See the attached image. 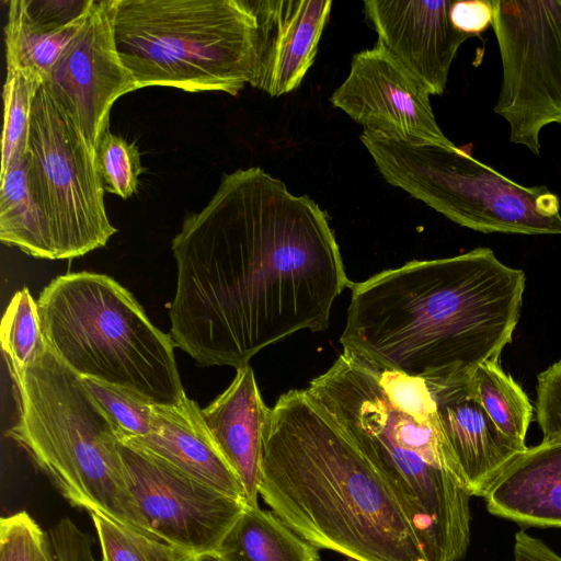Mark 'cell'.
<instances>
[{
    "instance_id": "cell-1",
    "label": "cell",
    "mask_w": 561,
    "mask_h": 561,
    "mask_svg": "<svg viewBox=\"0 0 561 561\" xmlns=\"http://www.w3.org/2000/svg\"><path fill=\"white\" fill-rule=\"evenodd\" d=\"M172 251L171 337L203 367L237 369L300 330L327 329L352 286L327 214L260 167L226 174Z\"/></svg>"
},
{
    "instance_id": "cell-2",
    "label": "cell",
    "mask_w": 561,
    "mask_h": 561,
    "mask_svg": "<svg viewBox=\"0 0 561 561\" xmlns=\"http://www.w3.org/2000/svg\"><path fill=\"white\" fill-rule=\"evenodd\" d=\"M526 276L489 248L411 261L352 284L340 342L374 365L427 380L500 362L517 327Z\"/></svg>"
},
{
    "instance_id": "cell-3",
    "label": "cell",
    "mask_w": 561,
    "mask_h": 561,
    "mask_svg": "<svg viewBox=\"0 0 561 561\" xmlns=\"http://www.w3.org/2000/svg\"><path fill=\"white\" fill-rule=\"evenodd\" d=\"M259 495L306 541L348 561H430L390 486L306 389L270 411Z\"/></svg>"
},
{
    "instance_id": "cell-4",
    "label": "cell",
    "mask_w": 561,
    "mask_h": 561,
    "mask_svg": "<svg viewBox=\"0 0 561 561\" xmlns=\"http://www.w3.org/2000/svg\"><path fill=\"white\" fill-rule=\"evenodd\" d=\"M380 473L430 561H459L471 497L442 433L428 383L347 351L306 389Z\"/></svg>"
},
{
    "instance_id": "cell-5",
    "label": "cell",
    "mask_w": 561,
    "mask_h": 561,
    "mask_svg": "<svg viewBox=\"0 0 561 561\" xmlns=\"http://www.w3.org/2000/svg\"><path fill=\"white\" fill-rule=\"evenodd\" d=\"M10 375L19 416L9 436L60 495L156 538L128 486L117 432L82 377L47 344L31 366Z\"/></svg>"
},
{
    "instance_id": "cell-6",
    "label": "cell",
    "mask_w": 561,
    "mask_h": 561,
    "mask_svg": "<svg viewBox=\"0 0 561 561\" xmlns=\"http://www.w3.org/2000/svg\"><path fill=\"white\" fill-rule=\"evenodd\" d=\"M45 342L82 378L133 391L172 407L187 396L171 335L154 327L134 295L112 277L60 275L37 300Z\"/></svg>"
},
{
    "instance_id": "cell-7",
    "label": "cell",
    "mask_w": 561,
    "mask_h": 561,
    "mask_svg": "<svg viewBox=\"0 0 561 561\" xmlns=\"http://www.w3.org/2000/svg\"><path fill=\"white\" fill-rule=\"evenodd\" d=\"M113 33L136 89L237 95L255 82L259 34L248 0H113Z\"/></svg>"
},
{
    "instance_id": "cell-8",
    "label": "cell",
    "mask_w": 561,
    "mask_h": 561,
    "mask_svg": "<svg viewBox=\"0 0 561 561\" xmlns=\"http://www.w3.org/2000/svg\"><path fill=\"white\" fill-rule=\"evenodd\" d=\"M359 139L387 183L462 227L561 234L560 201L545 185H522L454 144L412 145L368 129Z\"/></svg>"
},
{
    "instance_id": "cell-9",
    "label": "cell",
    "mask_w": 561,
    "mask_h": 561,
    "mask_svg": "<svg viewBox=\"0 0 561 561\" xmlns=\"http://www.w3.org/2000/svg\"><path fill=\"white\" fill-rule=\"evenodd\" d=\"M28 161L53 260L73 259L106 245L117 230L106 214L95 154L42 84L32 106Z\"/></svg>"
},
{
    "instance_id": "cell-10",
    "label": "cell",
    "mask_w": 561,
    "mask_h": 561,
    "mask_svg": "<svg viewBox=\"0 0 561 561\" xmlns=\"http://www.w3.org/2000/svg\"><path fill=\"white\" fill-rule=\"evenodd\" d=\"M503 79L494 112L510 141L539 154V135L561 124V0H492Z\"/></svg>"
},
{
    "instance_id": "cell-11",
    "label": "cell",
    "mask_w": 561,
    "mask_h": 561,
    "mask_svg": "<svg viewBox=\"0 0 561 561\" xmlns=\"http://www.w3.org/2000/svg\"><path fill=\"white\" fill-rule=\"evenodd\" d=\"M128 486L156 538L214 558L247 505L119 442Z\"/></svg>"
},
{
    "instance_id": "cell-12",
    "label": "cell",
    "mask_w": 561,
    "mask_h": 561,
    "mask_svg": "<svg viewBox=\"0 0 561 561\" xmlns=\"http://www.w3.org/2000/svg\"><path fill=\"white\" fill-rule=\"evenodd\" d=\"M95 154L108 130L110 112L122 95L135 91L113 33V0H93L84 23L42 81Z\"/></svg>"
},
{
    "instance_id": "cell-13",
    "label": "cell",
    "mask_w": 561,
    "mask_h": 561,
    "mask_svg": "<svg viewBox=\"0 0 561 561\" xmlns=\"http://www.w3.org/2000/svg\"><path fill=\"white\" fill-rule=\"evenodd\" d=\"M430 92L382 45L355 54L330 101L364 129L412 145L453 142L435 118Z\"/></svg>"
},
{
    "instance_id": "cell-14",
    "label": "cell",
    "mask_w": 561,
    "mask_h": 561,
    "mask_svg": "<svg viewBox=\"0 0 561 561\" xmlns=\"http://www.w3.org/2000/svg\"><path fill=\"white\" fill-rule=\"evenodd\" d=\"M451 0H366L364 13L382 45L431 95L445 92L459 47L471 36L451 23Z\"/></svg>"
},
{
    "instance_id": "cell-15",
    "label": "cell",
    "mask_w": 561,
    "mask_h": 561,
    "mask_svg": "<svg viewBox=\"0 0 561 561\" xmlns=\"http://www.w3.org/2000/svg\"><path fill=\"white\" fill-rule=\"evenodd\" d=\"M469 377L425 380L466 491L470 496L484 497L500 473L527 446L499 430L473 393Z\"/></svg>"
},
{
    "instance_id": "cell-16",
    "label": "cell",
    "mask_w": 561,
    "mask_h": 561,
    "mask_svg": "<svg viewBox=\"0 0 561 561\" xmlns=\"http://www.w3.org/2000/svg\"><path fill=\"white\" fill-rule=\"evenodd\" d=\"M259 34L253 88L270 96L296 90L311 68L331 0H248Z\"/></svg>"
},
{
    "instance_id": "cell-17",
    "label": "cell",
    "mask_w": 561,
    "mask_h": 561,
    "mask_svg": "<svg viewBox=\"0 0 561 561\" xmlns=\"http://www.w3.org/2000/svg\"><path fill=\"white\" fill-rule=\"evenodd\" d=\"M119 442L245 504L243 486L216 446L202 409L187 397L178 405L154 404L151 432L142 437Z\"/></svg>"
},
{
    "instance_id": "cell-18",
    "label": "cell",
    "mask_w": 561,
    "mask_h": 561,
    "mask_svg": "<svg viewBox=\"0 0 561 561\" xmlns=\"http://www.w3.org/2000/svg\"><path fill=\"white\" fill-rule=\"evenodd\" d=\"M270 411L250 365L237 368L229 387L202 409L216 446L243 486L248 507L259 506L263 435Z\"/></svg>"
},
{
    "instance_id": "cell-19",
    "label": "cell",
    "mask_w": 561,
    "mask_h": 561,
    "mask_svg": "<svg viewBox=\"0 0 561 561\" xmlns=\"http://www.w3.org/2000/svg\"><path fill=\"white\" fill-rule=\"evenodd\" d=\"M488 511L536 527H561V437L520 453L484 495Z\"/></svg>"
},
{
    "instance_id": "cell-20",
    "label": "cell",
    "mask_w": 561,
    "mask_h": 561,
    "mask_svg": "<svg viewBox=\"0 0 561 561\" xmlns=\"http://www.w3.org/2000/svg\"><path fill=\"white\" fill-rule=\"evenodd\" d=\"M216 561H321L319 549L273 511L245 507L220 543Z\"/></svg>"
},
{
    "instance_id": "cell-21",
    "label": "cell",
    "mask_w": 561,
    "mask_h": 561,
    "mask_svg": "<svg viewBox=\"0 0 561 561\" xmlns=\"http://www.w3.org/2000/svg\"><path fill=\"white\" fill-rule=\"evenodd\" d=\"M0 240L38 259L53 260L48 228L30 182L28 152L0 173Z\"/></svg>"
},
{
    "instance_id": "cell-22",
    "label": "cell",
    "mask_w": 561,
    "mask_h": 561,
    "mask_svg": "<svg viewBox=\"0 0 561 561\" xmlns=\"http://www.w3.org/2000/svg\"><path fill=\"white\" fill-rule=\"evenodd\" d=\"M88 11L73 23L54 25L34 19L24 0L10 1L4 26L7 67L42 82L81 28Z\"/></svg>"
},
{
    "instance_id": "cell-23",
    "label": "cell",
    "mask_w": 561,
    "mask_h": 561,
    "mask_svg": "<svg viewBox=\"0 0 561 561\" xmlns=\"http://www.w3.org/2000/svg\"><path fill=\"white\" fill-rule=\"evenodd\" d=\"M477 399L499 430L526 446L533 405L520 386L506 374L500 362L480 364L469 377Z\"/></svg>"
},
{
    "instance_id": "cell-24",
    "label": "cell",
    "mask_w": 561,
    "mask_h": 561,
    "mask_svg": "<svg viewBox=\"0 0 561 561\" xmlns=\"http://www.w3.org/2000/svg\"><path fill=\"white\" fill-rule=\"evenodd\" d=\"M1 346L10 373L31 366L46 347L37 301L28 288L18 290L1 322Z\"/></svg>"
},
{
    "instance_id": "cell-25",
    "label": "cell",
    "mask_w": 561,
    "mask_h": 561,
    "mask_svg": "<svg viewBox=\"0 0 561 561\" xmlns=\"http://www.w3.org/2000/svg\"><path fill=\"white\" fill-rule=\"evenodd\" d=\"M101 548V561H202L204 558L144 535L101 514L91 513Z\"/></svg>"
},
{
    "instance_id": "cell-26",
    "label": "cell",
    "mask_w": 561,
    "mask_h": 561,
    "mask_svg": "<svg viewBox=\"0 0 561 561\" xmlns=\"http://www.w3.org/2000/svg\"><path fill=\"white\" fill-rule=\"evenodd\" d=\"M42 82L7 67L3 84L1 173L28 152L32 106Z\"/></svg>"
},
{
    "instance_id": "cell-27",
    "label": "cell",
    "mask_w": 561,
    "mask_h": 561,
    "mask_svg": "<svg viewBox=\"0 0 561 561\" xmlns=\"http://www.w3.org/2000/svg\"><path fill=\"white\" fill-rule=\"evenodd\" d=\"M83 382L112 421L118 440L142 437L149 434L153 425V403L127 389L91 378Z\"/></svg>"
},
{
    "instance_id": "cell-28",
    "label": "cell",
    "mask_w": 561,
    "mask_h": 561,
    "mask_svg": "<svg viewBox=\"0 0 561 561\" xmlns=\"http://www.w3.org/2000/svg\"><path fill=\"white\" fill-rule=\"evenodd\" d=\"M95 160L105 191L124 199L136 193L142 167L134 142L107 130L98 145Z\"/></svg>"
},
{
    "instance_id": "cell-29",
    "label": "cell",
    "mask_w": 561,
    "mask_h": 561,
    "mask_svg": "<svg viewBox=\"0 0 561 561\" xmlns=\"http://www.w3.org/2000/svg\"><path fill=\"white\" fill-rule=\"evenodd\" d=\"M0 561H55L49 534L24 511L2 517Z\"/></svg>"
},
{
    "instance_id": "cell-30",
    "label": "cell",
    "mask_w": 561,
    "mask_h": 561,
    "mask_svg": "<svg viewBox=\"0 0 561 561\" xmlns=\"http://www.w3.org/2000/svg\"><path fill=\"white\" fill-rule=\"evenodd\" d=\"M536 420L542 437H561V360L537 377Z\"/></svg>"
},
{
    "instance_id": "cell-31",
    "label": "cell",
    "mask_w": 561,
    "mask_h": 561,
    "mask_svg": "<svg viewBox=\"0 0 561 561\" xmlns=\"http://www.w3.org/2000/svg\"><path fill=\"white\" fill-rule=\"evenodd\" d=\"M48 534L55 561H96L92 551V538L71 519H60Z\"/></svg>"
},
{
    "instance_id": "cell-32",
    "label": "cell",
    "mask_w": 561,
    "mask_h": 561,
    "mask_svg": "<svg viewBox=\"0 0 561 561\" xmlns=\"http://www.w3.org/2000/svg\"><path fill=\"white\" fill-rule=\"evenodd\" d=\"M494 7L492 0L453 1L449 16L453 25L460 32L474 36L493 23Z\"/></svg>"
},
{
    "instance_id": "cell-33",
    "label": "cell",
    "mask_w": 561,
    "mask_h": 561,
    "mask_svg": "<svg viewBox=\"0 0 561 561\" xmlns=\"http://www.w3.org/2000/svg\"><path fill=\"white\" fill-rule=\"evenodd\" d=\"M515 561H561V557L543 541L519 530L515 535Z\"/></svg>"
},
{
    "instance_id": "cell-34",
    "label": "cell",
    "mask_w": 561,
    "mask_h": 561,
    "mask_svg": "<svg viewBox=\"0 0 561 561\" xmlns=\"http://www.w3.org/2000/svg\"><path fill=\"white\" fill-rule=\"evenodd\" d=\"M202 561H216L214 558H204Z\"/></svg>"
}]
</instances>
